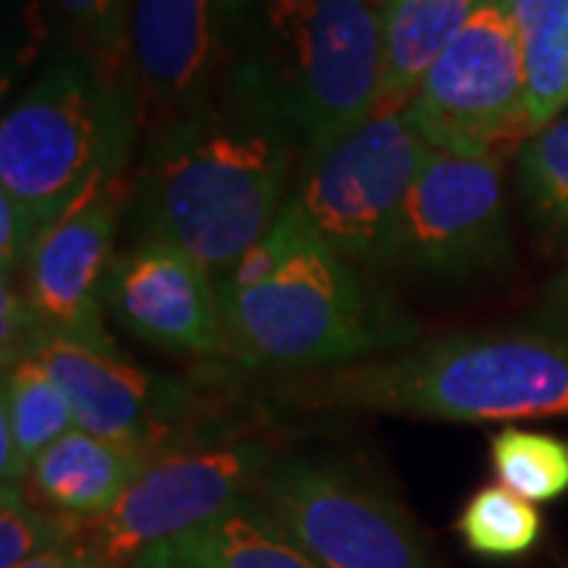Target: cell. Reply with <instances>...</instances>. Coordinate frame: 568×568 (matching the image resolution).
<instances>
[{
	"instance_id": "cell-1",
	"label": "cell",
	"mask_w": 568,
	"mask_h": 568,
	"mask_svg": "<svg viewBox=\"0 0 568 568\" xmlns=\"http://www.w3.org/2000/svg\"><path fill=\"white\" fill-rule=\"evenodd\" d=\"M297 142L227 92L149 133L130 209L142 241H171L222 278L291 200Z\"/></svg>"
},
{
	"instance_id": "cell-2",
	"label": "cell",
	"mask_w": 568,
	"mask_h": 568,
	"mask_svg": "<svg viewBox=\"0 0 568 568\" xmlns=\"http://www.w3.org/2000/svg\"><path fill=\"white\" fill-rule=\"evenodd\" d=\"M227 357L246 366L332 369L414 338L357 265L342 260L294 193L275 224L219 278Z\"/></svg>"
},
{
	"instance_id": "cell-3",
	"label": "cell",
	"mask_w": 568,
	"mask_h": 568,
	"mask_svg": "<svg viewBox=\"0 0 568 568\" xmlns=\"http://www.w3.org/2000/svg\"><path fill=\"white\" fill-rule=\"evenodd\" d=\"M379 70L373 0H244L231 92L278 123L304 159L373 114Z\"/></svg>"
},
{
	"instance_id": "cell-4",
	"label": "cell",
	"mask_w": 568,
	"mask_h": 568,
	"mask_svg": "<svg viewBox=\"0 0 568 568\" xmlns=\"http://www.w3.org/2000/svg\"><path fill=\"white\" fill-rule=\"evenodd\" d=\"M306 405L489 424L568 414V345L544 335H455L297 379Z\"/></svg>"
},
{
	"instance_id": "cell-5",
	"label": "cell",
	"mask_w": 568,
	"mask_h": 568,
	"mask_svg": "<svg viewBox=\"0 0 568 568\" xmlns=\"http://www.w3.org/2000/svg\"><path fill=\"white\" fill-rule=\"evenodd\" d=\"M136 133L133 85L63 48L3 114L0 193L54 224L89 190L123 181Z\"/></svg>"
},
{
	"instance_id": "cell-6",
	"label": "cell",
	"mask_w": 568,
	"mask_h": 568,
	"mask_svg": "<svg viewBox=\"0 0 568 568\" xmlns=\"http://www.w3.org/2000/svg\"><path fill=\"white\" fill-rule=\"evenodd\" d=\"M429 149L407 111H373L306 155L294 200L342 260L361 272L392 268L407 193Z\"/></svg>"
},
{
	"instance_id": "cell-7",
	"label": "cell",
	"mask_w": 568,
	"mask_h": 568,
	"mask_svg": "<svg viewBox=\"0 0 568 568\" xmlns=\"http://www.w3.org/2000/svg\"><path fill=\"white\" fill-rule=\"evenodd\" d=\"M433 149L503 162L537 133L525 54L506 0H484L407 108Z\"/></svg>"
},
{
	"instance_id": "cell-8",
	"label": "cell",
	"mask_w": 568,
	"mask_h": 568,
	"mask_svg": "<svg viewBox=\"0 0 568 568\" xmlns=\"http://www.w3.org/2000/svg\"><path fill=\"white\" fill-rule=\"evenodd\" d=\"M256 499L323 568H443L405 508L338 458H278Z\"/></svg>"
},
{
	"instance_id": "cell-9",
	"label": "cell",
	"mask_w": 568,
	"mask_h": 568,
	"mask_svg": "<svg viewBox=\"0 0 568 568\" xmlns=\"http://www.w3.org/2000/svg\"><path fill=\"white\" fill-rule=\"evenodd\" d=\"M275 462V448L256 436L168 448L145 465L118 506L82 525V537L111 568H130L142 552L253 499Z\"/></svg>"
},
{
	"instance_id": "cell-10",
	"label": "cell",
	"mask_w": 568,
	"mask_h": 568,
	"mask_svg": "<svg viewBox=\"0 0 568 568\" xmlns=\"http://www.w3.org/2000/svg\"><path fill=\"white\" fill-rule=\"evenodd\" d=\"M508 263L503 162L429 149L407 193L392 265L436 282H474Z\"/></svg>"
},
{
	"instance_id": "cell-11",
	"label": "cell",
	"mask_w": 568,
	"mask_h": 568,
	"mask_svg": "<svg viewBox=\"0 0 568 568\" xmlns=\"http://www.w3.org/2000/svg\"><path fill=\"white\" fill-rule=\"evenodd\" d=\"M244 0H130V82L155 133L231 92Z\"/></svg>"
},
{
	"instance_id": "cell-12",
	"label": "cell",
	"mask_w": 568,
	"mask_h": 568,
	"mask_svg": "<svg viewBox=\"0 0 568 568\" xmlns=\"http://www.w3.org/2000/svg\"><path fill=\"white\" fill-rule=\"evenodd\" d=\"M73 407L77 429L162 455L168 436L193 410V392L181 379L133 364L114 342L48 335L36 351Z\"/></svg>"
},
{
	"instance_id": "cell-13",
	"label": "cell",
	"mask_w": 568,
	"mask_h": 568,
	"mask_svg": "<svg viewBox=\"0 0 568 568\" xmlns=\"http://www.w3.org/2000/svg\"><path fill=\"white\" fill-rule=\"evenodd\" d=\"M133 186L108 181L89 190L61 219L44 227L22 265L26 297L39 310L51 335L108 342L104 297L114 272V237Z\"/></svg>"
},
{
	"instance_id": "cell-14",
	"label": "cell",
	"mask_w": 568,
	"mask_h": 568,
	"mask_svg": "<svg viewBox=\"0 0 568 568\" xmlns=\"http://www.w3.org/2000/svg\"><path fill=\"white\" fill-rule=\"evenodd\" d=\"M104 304L130 335L162 351L227 354L219 278L171 241L145 237L118 256Z\"/></svg>"
},
{
	"instance_id": "cell-15",
	"label": "cell",
	"mask_w": 568,
	"mask_h": 568,
	"mask_svg": "<svg viewBox=\"0 0 568 568\" xmlns=\"http://www.w3.org/2000/svg\"><path fill=\"white\" fill-rule=\"evenodd\" d=\"M152 458L155 452L149 448L73 429L41 452L29 474V489L44 508L89 525L121 503L123 493L133 487Z\"/></svg>"
},
{
	"instance_id": "cell-16",
	"label": "cell",
	"mask_w": 568,
	"mask_h": 568,
	"mask_svg": "<svg viewBox=\"0 0 568 568\" xmlns=\"http://www.w3.org/2000/svg\"><path fill=\"white\" fill-rule=\"evenodd\" d=\"M480 3L484 0H386L379 7L383 70L373 111H407L429 70Z\"/></svg>"
},
{
	"instance_id": "cell-17",
	"label": "cell",
	"mask_w": 568,
	"mask_h": 568,
	"mask_svg": "<svg viewBox=\"0 0 568 568\" xmlns=\"http://www.w3.org/2000/svg\"><path fill=\"white\" fill-rule=\"evenodd\" d=\"M174 544L203 568H323L256 496Z\"/></svg>"
},
{
	"instance_id": "cell-18",
	"label": "cell",
	"mask_w": 568,
	"mask_h": 568,
	"mask_svg": "<svg viewBox=\"0 0 568 568\" xmlns=\"http://www.w3.org/2000/svg\"><path fill=\"white\" fill-rule=\"evenodd\" d=\"M0 426L13 433V465L0 474L3 487H22L41 452L77 429L67 395L36 357L3 373Z\"/></svg>"
},
{
	"instance_id": "cell-19",
	"label": "cell",
	"mask_w": 568,
	"mask_h": 568,
	"mask_svg": "<svg viewBox=\"0 0 568 568\" xmlns=\"http://www.w3.org/2000/svg\"><path fill=\"white\" fill-rule=\"evenodd\" d=\"M525 54L528 111L544 130L568 108V0H506Z\"/></svg>"
},
{
	"instance_id": "cell-20",
	"label": "cell",
	"mask_w": 568,
	"mask_h": 568,
	"mask_svg": "<svg viewBox=\"0 0 568 568\" xmlns=\"http://www.w3.org/2000/svg\"><path fill=\"white\" fill-rule=\"evenodd\" d=\"M489 465L496 480L528 503H552L568 493V439L503 426L489 439Z\"/></svg>"
},
{
	"instance_id": "cell-21",
	"label": "cell",
	"mask_w": 568,
	"mask_h": 568,
	"mask_svg": "<svg viewBox=\"0 0 568 568\" xmlns=\"http://www.w3.org/2000/svg\"><path fill=\"white\" fill-rule=\"evenodd\" d=\"M455 528L462 544L484 559H518L540 540L544 518L518 493L489 484L467 499Z\"/></svg>"
},
{
	"instance_id": "cell-22",
	"label": "cell",
	"mask_w": 568,
	"mask_h": 568,
	"mask_svg": "<svg viewBox=\"0 0 568 568\" xmlns=\"http://www.w3.org/2000/svg\"><path fill=\"white\" fill-rule=\"evenodd\" d=\"M63 26L67 44L95 63L104 77L130 82V0H48ZM133 85V82H130Z\"/></svg>"
},
{
	"instance_id": "cell-23",
	"label": "cell",
	"mask_w": 568,
	"mask_h": 568,
	"mask_svg": "<svg viewBox=\"0 0 568 568\" xmlns=\"http://www.w3.org/2000/svg\"><path fill=\"white\" fill-rule=\"evenodd\" d=\"M521 155V190L549 231L568 234V111L537 130Z\"/></svg>"
},
{
	"instance_id": "cell-24",
	"label": "cell",
	"mask_w": 568,
	"mask_h": 568,
	"mask_svg": "<svg viewBox=\"0 0 568 568\" xmlns=\"http://www.w3.org/2000/svg\"><path fill=\"white\" fill-rule=\"evenodd\" d=\"M80 534V521L32 503L22 487L0 489V568L22 566Z\"/></svg>"
},
{
	"instance_id": "cell-25",
	"label": "cell",
	"mask_w": 568,
	"mask_h": 568,
	"mask_svg": "<svg viewBox=\"0 0 568 568\" xmlns=\"http://www.w3.org/2000/svg\"><path fill=\"white\" fill-rule=\"evenodd\" d=\"M48 325L39 316V310L20 291L13 278H3L0 284V357L3 373L13 369L20 361L36 357L39 345L48 338Z\"/></svg>"
},
{
	"instance_id": "cell-26",
	"label": "cell",
	"mask_w": 568,
	"mask_h": 568,
	"mask_svg": "<svg viewBox=\"0 0 568 568\" xmlns=\"http://www.w3.org/2000/svg\"><path fill=\"white\" fill-rule=\"evenodd\" d=\"M48 224L10 193H0V272L3 278H13L20 272L29 253L36 250Z\"/></svg>"
},
{
	"instance_id": "cell-27",
	"label": "cell",
	"mask_w": 568,
	"mask_h": 568,
	"mask_svg": "<svg viewBox=\"0 0 568 568\" xmlns=\"http://www.w3.org/2000/svg\"><path fill=\"white\" fill-rule=\"evenodd\" d=\"M17 568H111L104 562V556L99 549L92 547L85 537H73V540H67L61 547L48 549V552H41L36 559H29V562H22Z\"/></svg>"
},
{
	"instance_id": "cell-28",
	"label": "cell",
	"mask_w": 568,
	"mask_h": 568,
	"mask_svg": "<svg viewBox=\"0 0 568 568\" xmlns=\"http://www.w3.org/2000/svg\"><path fill=\"white\" fill-rule=\"evenodd\" d=\"M130 568H203L196 566L186 552H183L174 540H168V544H159V547H152L149 552H142L140 559L133 562Z\"/></svg>"
},
{
	"instance_id": "cell-29",
	"label": "cell",
	"mask_w": 568,
	"mask_h": 568,
	"mask_svg": "<svg viewBox=\"0 0 568 568\" xmlns=\"http://www.w3.org/2000/svg\"><path fill=\"white\" fill-rule=\"evenodd\" d=\"M549 310L556 316H566L568 320V268L556 278V284L549 287Z\"/></svg>"
},
{
	"instance_id": "cell-30",
	"label": "cell",
	"mask_w": 568,
	"mask_h": 568,
	"mask_svg": "<svg viewBox=\"0 0 568 568\" xmlns=\"http://www.w3.org/2000/svg\"><path fill=\"white\" fill-rule=\"evenodd\" d=\"M373 3H376V7H383V3H386V0H373Z\"/></svg>"
}]
</instances>
